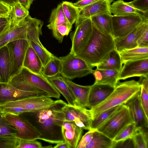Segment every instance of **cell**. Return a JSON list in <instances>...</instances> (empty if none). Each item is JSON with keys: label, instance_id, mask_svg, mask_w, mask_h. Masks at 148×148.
<instances>
[{"label": "cell", "instance_id": "cell-11", "mask_svg": "<svg viewBox=\"0 0 148 148\" xmlns=\"http://www.w3.org/2000/svg\"><path fill=\"white\" fill-rule=\"evenodd\" d=\"M4 117L16 129V137L24 140L38 139L41 136L35 127L22 115L5 113Z\"/></svg>", "mask_w": 148, "mask_h": 148}, {"label": "cell", "instance_id": "cell-47", "mask_svg": "<svg viewBox=\"0 0 148 148\" xmlns=\"http://www.w3.org/2000/svg\"><path fill=\"white\" fill-rule=\"evenodd\" d=\"M11 6L0 1V17H9Z\"/></svg>", "mask_w": 148, "mask_h": 148}, {"label": "cell", "instance_id": "cell-18", "mask_svg": "<svg viewBox=\"0 0 148 148\" xmlns=\"http://www.w3.org/2000/svg\"><path fill=\"white\" fill-rule=\"evenodd\" d=\"M125 104L129 108L136 128H148V118L146 116L141 104L140 93L130 99Z\"/></svg>", "mask_w": 148, "mask_h": 148}, {"label": "cell", "instance_id": "cell-26", "mask_svg": "<svg viewBox=\"0 0 148 148\" xmlns=\"http://www.w3.org/2000/svg\"><path fill=\"white\" fill-rule=\"evenodd\" d=\"M10 60L6 46L0 48V82L8 83L10 79Z\"/></svg>", "mask_w": 148, "mask_h": 148}, {"label": "cell", "instance_id": "cell-35", "mask_svg": "<svg viewBox=\"0 0 148 148\" xmlns=\"http://www.w3.org/2000/svg\"><path fill=\"white\" fill-rule=\"evenodd\" d=\"M62 5L66 18L73 25L77 18L79 8L75 6L73 3L69 1H63L62 3Z\"/></svg>", "mask_w": 148, "mask_h": 148}, {"label": "cell", "instance_id": "cell-43", "mask_svg": "<svg viewBox=\"0 0 148 148\" xmlns=\"http://www.w3.org/2000/svg\"><path fill=\"white\" fill-rule=\"evenodd\" d=\"M127 3L144 13H148V0H134Z\"/></svg>", "mask_w": 148, "mask_h": 148}, {"label": "cell", "instance_id": "cell-40", "mask_svg": "<svg viewBox=\"0 0 148 148\" xmlns=\"http://www.w3.org/2000/svg\"><path fill=\"white\" fill-rule=\"evenodd\" d=\"M17 131L4 116L0 119V138L16 137Z\"/></svg>", "mask_w": 148, "mask_h": 148}, {"label": "cell", "instance_id": "cell-25", "mask_svg": "<svg viewBox=\"0 0 148 148\" xmlns=\"http://www.w3.org/2000/svg\"><path fill=\"white\" fill-rule=\"evenodd\" d=\"M23 66L33 73H42V63L38 56L30 45L26 51Z\"/></svg>", "mask_w": 148, "mask_h": 148}, {"label": "cell", "instance_id": "cell-45", "mask_svg": "<svg viewBox=\"0 0 148 148\" xmlns=\"http://www.w3.org/2000/svg\"><path fill=\"white\" fill-rule=\"evenodd\" d=\"M94 130H90L86 133L81 138L77 148H85L91 141Z\"/></svg>", "mask_w": 148, "mask_h": 148}, {"label": "cell", "instance_id": "cell-12", "mask_svg": "<svg viewBox=\"0 0 148 148\" xmlns=\"http://www.w3.org/2000/svg\"><path fill=\"white\" fill-rule=\"evenodd\" d=\"M75 27L70 35L72 46L70 52L76 55L84 48L91 35L93 25L91 18L84 20Z\"/></svg>", "mask_w": 148, "mask_h": 148}, {"label": "cell", "instance_id": "cell-53", "mask_svg": "<svg viewBox=\"0 0 148 148\" xmlns=\"http://www.w3.org/2000/svg\"><path fill=\"white\" fill-rule=\"evenodd\" d=\"M9 22V17H0V27Z\"/></svg>", "mask_w": 148, "mask_h": 148}, {"label": "cell", "instance_id": "cell-15", "mask_svg": "<svg viewBox=\"0 0 148 148\" xmlns=\"http://www.w3.org/2000/svg\"><path fill=\"white\" fill-rule=\"evenodd\" d=\"M148 27V17L132 32L121 38H114L115 49L119 53L138 47L137 40L145 29Z\"/></svg>", "mask_w": 148, "mask_h": 148}, {"label": "cell", "instance_id": "cell-7", "mask_svg": "<svg viewBox=\"0 0 148 148\" xmlns=\"http://www.w3.org/2000/svg\"><path fill=\"white\" fill-rule=\"evenodd\" d=\"M59 58L61 64L60 75L65 78L71 80L92 73L93 67L74 54L70 52Z\"/></svg>", "mask_w": 148, "mask_h": 148}, {"label": "cell", "instance_id": "cell-39", "mask_svg": "<svg viewBox=\"0 0 148 148\" xmlns=\"http://www.w3.org/2000/svg\"><path fill=\"white\" fill-rule=\"evenodd\" d=\"M72 25L69 23L60 25L51 30L54 37L61 43L64 36H67L71 30Z\"/></svg>", "mask_w": 148, "mask_h": 148}, {"label": "cell", "instance_id": "cell-37", "mask_svg": "<svg viewBox=\"0 0 148 148\" xmlns=\"http://www.w3.org/2000/svg\"><path fill=\"white\" fill-rule=\"evenodd\" d=\"M100 70L102 78L98 84H108L115 87L119 82L118 77L119 71L112 70Z\"/></svg>", "mask_w": 148, "mask_h": 148}, {"label": "cell", "instance_id": "cell-49", "mask_svg": "<svg viewBox=\"0 0 148 148\" xmlns=\"http://www.w3.org/2000/svg\"><path fill=\"white\" fill-rule=\"evenodd\" d=\"M34 0H16L17 3H18L22 5L25 7L29 10L31 5Z\"/></svg>", "mask_w": 148, "mask_h": 148}, {"label": "cell", "instance_id": "cell-52", "mask_svg": "<svg viewBox=\"0 0 148 148\" xmlns=\"http://www.w3.org/2000/svg\"><path fill=\"white\" fill-rule=\"evenodd\" d=\"M0 1L10 6L17 3L16 0H0Z\"/></svg>", "mask_w": 148, "mask_h": 148}, {"label": "cell", "instance_id": "cell-5", "mask_svg": "<svg viewBox=\"0 0 148 148\" xmlns=\"http://www.w3.org/2000/svg\"><path fill=\"white\" fill-rule=\"evenodd\" d=\"M55 101L45 95L33 96L9 102L0 106V110L5 113L20 115L48 107Z\"/></svg>", "mask_w": 148, "mask_h": 148}, {"label": "cell", "instance_id": "cell-8", "mask_svg": "<svg viewBox=\"0 0 148 148\" xmlns=\"http://www.w3.org/2000/svg\"><path fill=\"white\" fill-rule=\"evenodd\" d=\"M27 18L28 21L27 40L29 45L40 58L43 67L54 55L43 46L39 39L40 35H42L43 21L39 19L32 18L29 15Z\"/></svg>", "mask_w": 148, "mask_h": 148}, {"label": "cell", "instance_id": "cell-38", "mask_svg": "<svg viewBox=\"0 0 148 148\" xmlns=\"http://www.w3.org/2000/svg\"><path fill=\"white\" fill-rule=\"evenodd\" d=\"M136 129V125L134 122L129 123L112 140L117 143L131 139Z\"/></svg>", "mask_w": 148, "mask_h": 148}, {"label": "cell", "instance_id": "cell-4", "mask_svg": "<svg viewBox=\"0 0 148 148\" xmlns=\"http://www.w3.org/2000/svg\"><path fill=\"white\" fill-rule=\"evenodd\" d=\"M140 86L134 80L120 82H119L114 89L103 101L90 109L92 119L105 110L112 107L125 104L130 99L140 93Z\"/></svg>", "mask_w": 148, "mask_h": 148}, {"label": "cell", "instance_id": "cell-30", "mask_svg": "<svg viewBox=\"0 0 148 148\" xmlns=\"http://www.w3.org/2000/svg\"><path fill=\"white\" fill-rule=\"evenodd\" d=\"M123 64L129 61L148 58V47H136L119 53Z\"/></svg>", "mask_w": 148, "mask_h": 148}, {"label": "cell", "instance_id": "cell-2", "mask_svg": "<svg viewBox=\"0 0 148 148\" xmlns=\"http://www.w3.org/2000/svg\"><path fill=\"white\" fill-rule=\"evenodd\" d=\"M93 30L88 41L84 48L75 55L93 68L105 59L115 49L114 38L99 31L93 25Z\"/></svg>", "mask_w": 148, "mask_h": 148}, {"label": "cell", "instance_id": "cell-19", "mask_svg": "<svg viewBox=\"0 0 148 148\" xmlns=\"http://www.w3.org/2000/svg\"><path fill=\"white\" fill-rule=\"evenodd\" d=\"M114 88L109 84L95 82L91 86L89 94V108L95 107L105 100L112 92Z\"/></svg>", "mask_w": 148, "mask_h": 148}, {"label": "cell", "instance_id": "cell-22", "mask_svg": "<svg viewBox=\"0 0 148 148\" xmlns=\"http://www.w3.org/2000/svg\"><path fill=\"white\" fill-rule=\"evenodd\" d=\"M64 79L74 95L77 105L82 107L89 108L88 98L91 86L79 85L64 77Z\"/></svg>", "mask_w": 148, "mask_h": 148}, {"label": "cell", "instance_id": "cell-36", "mask_svg": "<svg viewBox=\"0 0 148 148\" xmlns=\"http://www.w3.org/2000/svg\"><path fill=\"white\" fill-rule=\"evenodd\" d=\"M121 105L116 106L105 110L97 117L92 119L90 124V130H96L107 120Z\"/></svg>", "mask_w": 148, "mask_h": 148}, {"label": "cell", "instance_id": "cell-17", "mask_svg": "<svg viewBox=\"0 0 148 148\" xmlns=\"http://www.w3.org/2000/svg\"><path fill=\"white\" fill-rule=\"evenodd\" d=\"M114 0H98L96 1L79 8L75 26L84 20L104 13L111 14L110 6Z\"/></svg>", "mask_w": 148, "mask_h": 148}, {"label": "cell", "instance_id": "cell-14", "mask_svg": "<svg viewBox=\"0 0 148 148\" xmlns=\"http://www.w3.org/2000/svg\"><path fill=\"white\" fill-rule=\"evenodd\" d=\"M123 64L119 75V81L134 77L148 78V58L127 61Z\"/></svg>", "mask_w": 148, "mask_h": 148}, {"label": "cell", "instance_id": "cell-28", "mask_svg": "<svg viewBox=\"0 0 148 148\" xmlns=\"http://www.w3.org/2000/svg\"><path fill=\"white\" fill-rule=\"evenodd\" d=\"M116 143L97 130H94L90 142L85 148H113Z\"/></svg>", "mask_w": 148, "mask_h": 148}, {"label": "cell", "instance_id": "cell-44", "mask_svg": "<svg viewBox=\"0 0 148 148\" xmlns=\"http://www.w3.org/2000/svg\"><path fill=\"white\" fill-rule=\"evenodd\" d=\"M41 143L36 140H24L19 139L17 148H42Z\"/></svg>", "mask_w": 148, "mask_h": 148}, {"label": "cell", "instance_id": "cell-32", "mask_svg": "<svg viewBox=\"0 0 148 148\" xmlns=\"http://www.w3.org/2000/svg\"><path fill=\"white\" fill-rule=\"evenodd\" d=\"M61 64L59 58L53 55L43 67L42 73L47 78L53 77L60 75Z\"/></svg>", "mask_w": 148, "mask_h": 148}, {"label": "cell", "instance_id": "cell-10", "mask_svg": "<svg viewBox=\"0 0 148 148\" xmlns=\"http://www.w3.org/2000/svg\"><path fill=\"white\" fill-rule=\"evenodd\" d=\"M10 60V79L18 74L23 67V63L27 50L29 46L27 39L15 40L6 45Z\"/></svg>", "mask_w": 148, "mask_h": 148}, {"label": "cell", "instance_id": "cell-51", "mask_svg": "<svg viewBox=\"0 0 148 148\" xmlns=\"http://www.w3.org/2000/svg\"><path fill=\"white\" fill-rule=\"evenodd\" d=\"M53 147L54 148H70L68 144L65 141L56 144V145Z\"/></svg>", "mask_w": 148, "mask_h": 148}, {"label": "cell", "instance_id": "cell-21", "mask_svg": "<svg viewBox=\"0 0 148 148\" xmlns=\"http://www.w3.org/2000/svg\"><path fill=\"white\" fill-rule=\"evenodd\" d=\"M83 129L73 121L64 122L62 126V133L64 141L70 148H77L81 138Z\"/></svg>", "mask_w": 148, "mask_h": 148}, {"label": "cell", "instance_id": "cell-41", "mask_svg": "<svg viewBox=\"0 0 148 148\" xmlns=\"http://www.w3.org/2000/svg\"><path fill=\"white\" fill-rule=\"evenodd\" d=\"M140 99L145 114L148 118V85H140Z\"/></svg>", "mask_w": 148, "mask_h": 148}, {"label": "cell", "instance_id": "cell-33", "mask_svg": "<svg viewBox=\"0 0 148 148\" xmlns=\"http://www.w3.org/2000/svg\"><path fill=\"white\" fill-rule=\"evenodd\" d=\"M49 22V23L47 26L49 29L51 30L62 24L69 23L64 15L62 3L58 4L56 8L52 10Z\"/></svg>", "mask_w": 148, "mask_h": 148}, {"label": "cell", "instance_id": "cell-46", "mask_svg": "<svg viewBox=\"0 0 148 148\" xmlns=\"http://www.w3.org/2000/svg\"><path fill=\"white\" fill-rule=\"evenodd\" d=\"M137 43L138 47H148V27H147L138 38Z\"/></svg>", "mask_w": 148, "mask_h": 148}, {"label": "cell", "instance_id": "cell-23", "mask_svg": "<svg viewBox=\"0 0 148 148\" xmlns=\"http://www.w3.org/2000/svg\"><path fill=\"white\" fill-rule=\"evenodd\" d=\"M112 14L104 13L90 17L92 25L100 32L106 35L112 36Z\"/></svg>", "mask_w": 148, "mask_h": 148}, {"label": "cell", "instance_id": "cell-31", "mask_svg": "<svg viewBox=\"0 0 148 148\" xmlns=\"http://www.w3.org/2000/svg\"><path fill=\"white\" fill-rule=\"evenodd\" d=\"M29 15L28 10L20 3H17L11 6L9 22L11 27L24 20Z\"/></svg>", "mask_w": 148, "mask_h": 148}, {"label": "cell", "instance_id": "cell-1", "mask_svg": "<svg viewBox=\"0 0 148 148\" xmlns=\"http://www.w3.org/2000/svg\"><path fill=\"white\" fill-rule=\"evenodd\" d=\"M67 104L58 99L48 107L21 114L40 134L38 139L56 144L64 142L62 128L65 121L63 109Z\"/></svg>", "mask_w": 148, "mask_h": 148}, {"label": "cell", "instance_id": "cell-6", "mask_svg": "<svg viewBox=\"0 0 148 148\" xmlns=\"http://www.w3.org/2000/svg\"><path fill=\"white\" fill-rule=\"evenodd\" d=\"M133 122L128 107L123 104L96 130L112 140L123 128Z\"/></svg>", "mask_w": 148, "mask_h": 148}, {"label": "cell", "instance_id": "cell-20", "mask_svg": "<svg viewBox=\"0 0 148 148\" xmlns=\"http://www.w3.org/2000/svg\"><path fill=\"white\" fill-rule=\"evenodd\" d=\"M28 21L27 17L17 25L11 27L0 38V48L12 41L27 39Z\"/></svg>", "mask_w": 148, "mask_h": 148}, {"label": "cell", "instance_id": "cell-54", "mask_svg": "<svg viewBox=\"0 0 148 148\" xmlns=\"http://www.w3.org/2000/svg\"><path fill=\"white\" fill-rule=\"evenodd\" d=\"M5 114V113L2 112L0 110V119L4 116Z\"/></svg>", "mask_w": 148, "mask_h": 148}, {"label": "cell", "instance_id": "cell-42", "mask_svg": "<svg viewBox=\"0 0 148 148\" xmlns=\"http://www.w3.org/2000/svg\"><path fill=\"white\" fill-rule=\"evenodd\" d=\"M19 140L16 137L0 138V148H17Z\"/></svg>", "mask_w": 148, "mask_h": 148}, {"label": "cell", "instance_id": "cell-13", "mask_svg": "<svg viewBox=\"0 0 148 148\" xmlns=\"http://www.w3.org/2000/svg\"><path fill=\"white\" fill-rule=\"evenodd\" d=\"M65 121H73L77 126L86 130H90L92 116L90 109L68 104L63 109Z\"/></svg>", "mask_w": 148, "mask_h": 148}, {"label": "cell", "instance_id": "cell-29", "mask_svg": "<svg viewBox=\"0 0 148 148\" xmlns=\"http://www.w3.org/2000/svg\"><path fill=\"white\" fill-rule=\"evenodd\" d=\"M110 12L113 15L118 16L133 14L143 15L147 14L144 13L129 5L123 0H118L114 1L111 5Z\"/></svg>", "mask_w": 148, "mask_h": 148}, {"label": "cell", "instance_id": "cell-48", "mask_svg": "<svg viewBox=\"0 0 148 148\" xmlns=\"http://www.w3.org/2000/svg\"><path fill=\"white\" fill-rule=\"evenodd\" d=\"M98 0H79L75 3L74 5L79 8L89 5Z\"/></svg>", "mask_w": 148, "mask_h": 148}, {"label": "cell", "instance_id": "cell-24", "mask_svg": "<svg viewBox=\"0 0 148 148\" xmlns=\"http://www.w3.org/2000/svg\"><path fill=\"white\" fill-rule=\"evenodd\" d=\"M58 92L64 97L68 104L74 106L77 105L75 99L64 79V77L60 75L47 78Z\"/></svg>", "mask_w": 148, "mask_h": 148}, {"label": "cell", "instance_id": "cell-27", "mask_svg": "<svg viewBox=\"0 0 148 148\" xmlns=\"http://www.w3.org/2000/svg\"><path fill=\"white\" fill-rule=\"evenodd\" d=\"M123 64L119 53L114 49L110 52L105 59L96 66V69L115 70L120 72L122 67Z\"/></svg>", "mask_w": 148, "mask_h": 148}, {"label": "cell", "instance_id": "cell-9", "mask_svg": "<svg viewBox=\"0 0 148 148\" xmlns=\"http://www.w3.org/2000/svg\"><path fill=\"white\" fill-rule=\"evenodd\" d=\"M148 14L112 15V33L114 38L123 37L129 34L141 23L146 17H148Z\"/></svg>", "mask_w": 148, "mask_h": 148}, {"label": "cell", "instance_id": "cell-3", "mask_svg": "<svg viewBox=\"0 0 148 148\" xmlns=\"http://www.w3.org/2000/svg\"><path fill=\"white\" fill-rule=\"evenodd\" d=\"M17 89L34 92L59 99L60 93L42 73H33L23 67L9 83Z\"/></svg>", "mask_w": 148, "mask_h": 148}, {"label": "cell", "instance_id": "cell-16", "mask_svg": "<svg viewBox=\"0 0 148 148\" xmlns=\"http://www.w3.org/2000/svg\"><path fill=\"white\" fill-rule=\"evenodd\" d=\"M40 95H44L34 92L21 90L9 83L0 82V106L10 102Z\"/></svg>", "mask_w": 148, "mask_h": 148}, {"label": "cell", "instance_id": "cell-50", "mask_svg": "<svg viewBox=\"0 0 148 148\" xmlns=\"http://www.w3.org/2000/svg\"><path fill=\"white\" fill-rule=\"evenodd\" d=\"M11 27L9 22L4 24L0 27V38Z\"/></svg>", "mask_w": 148, "mask_h": 148}, {"label": "cell", "instance_id": "cell-34", "mask_svg": "<svg viewBox=\"0 0 148 148\" xmlns=\"http://www.w3.org/2000/svg\"><path fill=\"white\" fill-rule=\"evenodd\" d=\"M148 128H136L132 138L134 147L148 148Z\"/></svg>", "mask_w": 148, "mask_h": 148}]
</instances>
